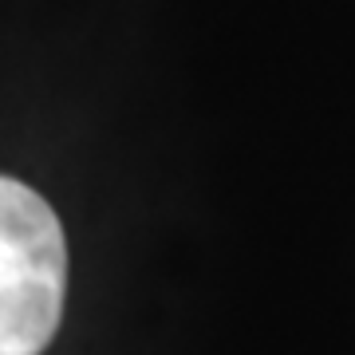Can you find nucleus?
Segmentation results:
<instances>
[{
	"label": "nucleus",
	"instance_id": "1",
	"mask_svg": "<svg viewBox=\"0 0 355 355\" xmlns=\"http://www.w3.org/2000/svg\"><path fill=\"white\" fill-rule=\"evenodd\" d=\"M67 245L36 190L0 178V355H40L64 316Z\"/></svg>",
	"mask_w": 355,
	"mask_h": 355
}]
</instances>
